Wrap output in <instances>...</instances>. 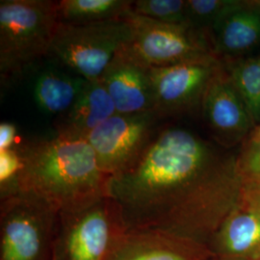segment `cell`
<instances>
[{
  "instance_id": "10",
  "label": "cell",
  "mask_w": 260,
  "mask_h": 260,
  "mask_svg": "<svg viewBox=\"0 0 260 260\" xmlns=\"http://www.w3.org/2000/svg\"><path fill=\"white\" fill-rule=\"evenodd\" d=\"M201 109L214 139L224 148L237 145L253 126L246 104L223 63L207 85Z\"/></svg>"
},
{
  "instance_id": "14",
  "label": "cell",
  "mask_w": 260,
  "mask_h": 260,
  "mask_svg": "<svg viewBox=\"0 0 260 260\" xmlns=\"http://www.w3.org/2000/svg\"><path fill=\"white\" fill-rule=\"evenodd\" d=\"M117 113L110 95L100 81L84 83L71 108L56 117L54 122L58 137L86 139V137Z\"/></svg>"
},
{
  "instance_id": "15",
  "label": "cell",
  "mask_w": 260,
  "mask_h": 260,
  "mask_svg": "<svg viewBox=\"0 0 260 260\" xmlns=\"http://www.w3.org/2000/svg\"><path fill=\"white\" fill-rule=\"evenodd\" d=\"M85 79L57 69H47L38 75L34 99L41 110L61 116L74 104L83 88Z\"/></svg>"
},
{
  "instance_id": "1",
  "label": "cell",
  "mask_w": 260,
  "mask_h": 260,
  "mask_svg": "<svg viewBox=\"0 0 260 260\" xmlns=\"http://www.w3.org/2000/svg\"><path fill=\"white\" fill-rule=\"evenodd\" d=\"M230 157L192 130L158 129L128 167L107 180L126 231L155 229L190 205Z\"/></svg>"
},
{
  "instance_id": "19",
  "label": "cell",
  "mask_w": 260,
  "mask_h": 260,
  "mask_svg": "<svg viewBox=\"0 0 260 260\" xmlns=\"http://www.w3.org/2000/svg\"><path fill=\"white\" fill-rule=\"evenodd\" d=\"M243 2L238 0H186L187 25L209 37L211 30Z\"/></svg>"
},
{
  "instance_id": "21",
  "label": "cell",
  "mask_w": 260,
  "mask_h": 260,
  "mask_svg": "<svg viewBox=\"0 0 260 260\" xmlns=\"http://www.w3.org/2000/svg\"><path fill=\"white\" fill-rule=\"evenodd\" d=\"M23 168L20 145L0 151V201L19 194Z\"/></svg>"
},
{
  "instance_id": "5",
  "label": "cell",
  "mask_w": 260,
  "mask_h": 260,
  "mask_svg": "<svg viewBox=\"0 0 260 260\" xmlns=\"http://www.w3.org/2000/svg\"><path fill=\"white\" fill-rule=\"evenodd\" d=\"M132 35L124 17L88 24L60 23L48 57L85 80L99 81Z\"/></svg>"
},
{
  "instance_id": "13",
  "label": "cell",
  "mask_w": 260,
  "mask_h": 260,
  "mask_svg": "<svg viewBox=\"0 0 260 260\" xmlns=\"http://www.w3.org/2000/svg\"><path fill=\"white\" fill-rule=\"evenodd\" d=\"M108 260H200L182 237L154 229L125 231Z\"/></svg>"
},
{
  "instance_id": "6",
  "label": "cell",
  "mask_w": 260,
  "mask_h": 260,
  "mask_svg": "<svg viewBox=\"0 0 260 260\" xmlns=\"http://www.w3.org/2000/svg\"><path fill=\"white\" fill-rule=\"evenodd\" d=\"M126 231L109 197L75 210L60 211L51 260H108Z\"/></svg>"
},
{
  "instance_id": "12",
  "label": "cell",
  "mask_w": 260,
  "mask_h": 260,
  "mask_svg": "<svg viewBox=\"0 0 260 260\" xmlns=\"http://www.w3.org/2000/svg\"><path fill=\"white\" fill-rule=\"evenodd\" d=\"M214 54L233 61L260 46V1H244L225 16L209 34Z\"/></svg>"
},
{
  "instance_id": "2",
  "label": "cell",
  "mask_w": 260,
  "mask_h": 260,
  "mask_svg": "<svg viewBox=\"0 0 260 260\" xmlns=\"http://www.w3.org/2000/svg\"><path fill=\"white\" fill-rule=\"evenodd\" d=\"M24 161L19 193H32L70 211L106 197L107 177L85 139L35 140L20 145Z\"/></svg>"
},
{
  "instance_id": "22",
  "label": "cell",
  "mask_w": 260,
  "mask_h": 260,
  "mask_svg": "<svg viewBox=\"0 0 260 260\" xmlns=\"http://www.w3.org/2000/svg\"><path fill=\"white\" fill-rule=\"evenodd\" d=\"M237 164L245 176L260 182V139L249 141Z\"/></svg>"
},
{
  "instance_id": "25",
  "label": "cell",
  "mask_w": 260,
  "mask_h": 260,
  "mask_svg": "<svg viewBox=\"0 0 260 260\" xmlns=\"http://www.w3.org/2000/svg\"><path fill=\"white\" fill-rule=\"evenodd\" d=\"M255 203L256 204H258L260 205V190L259 192H258V195H257V198H256V200H255Z\"/></svg>"
},
{
  "instance_id": "9",
  "label": "cell",
  "mask_w": 260,
  "mask_h": 260,
  "mask_svg": "<svg viewBox=\"0 0 260 260\" xmlns=\"http://www.w3.org/2000/svg\"><path fill=\"white\" fill-rule=\"evenodd\" d=\"M223 62L219 58L150 69L154 112L160 119L201 107L207 85Z\"/></svg>"
},
{
  "instance_id": "16",
  "label": "cell",
  "mask_w": 260,
  "mask_h": 260,
  "mask_svg": "<svg viewBox=\"0 0 260 260\" xmlns=\"http://www.w3.org/2000/svg\"><path fill=\"white\" fill-rule=\"evenodd\" d=\"M219 241L224 251L233 254H260V205L233 212L223 223Z\"/></svg>"
},
{
  "instance_id": "20",
  "label": "cell",
  "mask_w": 260,
  "mask_h": 260,
  "mask_svg": "<svg viewBox=\"0 0 260 260\" xmlns=\"http://www.w3.org/2000/svg\"><path fill=\"white\" fill-rule=\"evenodd\" d=\"M184 0H136L131 11L141 17L168 24L187 25Z\"/></svg>"
},
{
  "instance_id": "8",
  "label": "cell",
  "mask_w": 260,
  "mask_h": 260,
  "mask_svg": "<svg viewBox=\"0 0 260 260\" xmlns=\"http://www.w3.org/2000/svg\"><path fill=\"white\" fill-rule=\"evenodd\" d=\"M159 120L155 112L116 113L86 137L107 177L120 173L139 156L157 131Z\"/></svg>"
},
{
  "instance_id": "11",
  "label": "cell",
  "mask_w": 260,
  "mask_h": 260,
  "mask_svg": "<svg viewBox=\"0 0 260 260\" xmlns=\"http://www.w3.org/2000/svg\"><path fill=\"white\" fill-rule=\"evenodd\" d=\"M118 114L154 112L150 69L131 60L119 51L101 79Z\"/></svg>"
},
{
  "instance_id": "4",
  "label": "cell",
  "mask_w": 260,
  "mask_h": 260,
  "mask_svg": "<svg viewBox=\"0 0 260 260\" xmlns=\"http://www.w3.org/2000/svg\"><path fill=\"white\" fill-rule=\"evenodd\" d=\"M60 210L19 193L0 201V260H51Z\"/></svg>"
},
{
  "instance_id": "18",
  "label": "cell",
  "mask_w": 260,
  "mask_h": 260,
  "mask_svg": "<svg viewBox=\"0 0 260 260\" xmlns=\"http://www.w3.org/2000/svg\"><path fill=\"white\" fill-rule=\"evenodd\" d=\"M223 63L233 85L246 104L253 125L259 123L260 54Z\"/></svg>"
},
{
  "instance_id": "23",
  "label": "cell",
  "mask_w": 260,
  "mask_h": 260,
  "mask_svg": "<svg viewBox=\"0 0 260 260\" xmlns=\"http://www.w3.org/2000/svg\"><path fill=\"white\" fill-rule=\"evenodd\" d=\"M17 138L18 127L9 121H2L0 124V151L16 147Z\"/></svg>"
},
{
  "instance_id": "3",
  "label": "cell",
  "mask_w": 260,
  "mask_h": 260,
  "mask_svg": "<svg viewBox=\"0 0 260 260\" xmlns=\"http://www.w3.org/2000/svg\"><path fill=\"white\" fill-rule=\"evenodd\" d=\"M60 24L58 1H0V74L18 77L28 66L48 57Z\"/></svg>"
},
{
  "instance_id": "7",
  "label": "cell",
  "mask_w": 260,
  "mask_h": 260,
  "mask_svg": "<svg viewBox=\"0 0 260 260\" xmlns=\"http://www.w3.org/2000/svg\"><path fill=\"white\" fill-rule=\"evenodd\" d=\"M124 18L133 35L120 52L141 65L151 69L218 58L209 37L188 25L163 23L132 11Z\"/></svg>"
},
{
  "instance_id": "17",
  "label": "cell",
  "mask_w": 260,
  "mask_h": 260,
  "mask_svg": "<svg viewBox=\"0 0 260 260\" xmlns=\"http://www.w3.org/2000/svg\"><path fill=\"white\" fill-rule=\"evenodd\" d=\"M129 0H61L58 16L62 24H88L122 19L131 11Z\"/></svg>"
},
{
  "instance_id": "24",
  "label": "cell",
  "mask_w": 260,
  "mask_h": 260,
  "mask_svg": "<svg viewBox=\"0 0 260 260\" xmlns=\"http://www.w3.org/2000/svg\"><path fill=\"white\" fill-rule=\"evenodd\" d=\"M260 139V125L257 126L255 130L253 131L252 135L251 136V141H257Z\"/></svg>"
}]
</instances>
